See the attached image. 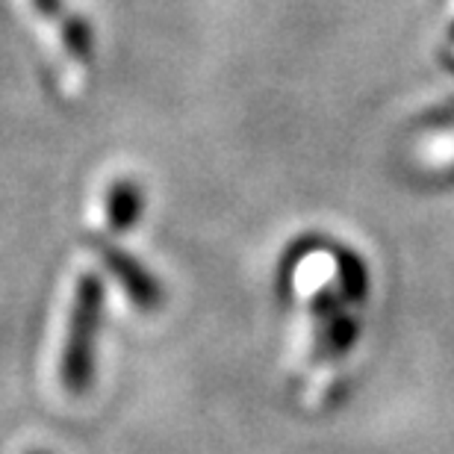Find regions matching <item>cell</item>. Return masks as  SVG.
Instances as JSON below:
<instances>
[{
    "label": "cell",
    "instance_id": "cell-1",
    "mask_svg": "<svg viewBox=\"0 0 454 454\" xmlns=\"http://www.w3.org/2000/svg\"><path fill=\"white\" fill-rule=\"evenodd\" d=\"M104 304H106V286L95 271L77 278L74 301H71L68 316V333L62 345V363H59V380L71 395H83L92 389L95 380V348L98 333L104 325Z\"/></svg>",
    "mask_w": 454,
    "mask_h": 454
},
{
    "label": "cell",
    "instance_id": "cell-2",
    "mask_svg": "<svg viewBox=\"0 0 454 454\" xmlns=\"http://www.w3.org/2000/svg\"><path fill=\"white\" fill-rule=\"evenodd\" d=\"M86 242H89V248L101 257L104 266L113 271V278L121 284V289L130 295V301L139 307V310H157L162 304V284L151 269H145L130 251L115 245L110 236L89 233Z\"/></svg>",
    "mask_w": 454,
    "mask_h": 454
},
{
    "label": "cell",
    "instance_id": "cell-3",
    "mask_svg": "<svg viewBox=\"0 0 454 454\" xmlns=\"http://www.w3.org/2000/svg\"><path fill=\"white\" fill-rule=\"evenodd\" d=\"M142 207H145L142 186L130 177L115 180L110 186V195H106V224H110V231L127 233L136 222H139Z\"/></svg>",
    "mask_w": 454,
    "mask_h": 454
},
{
    "label": "cell",
    "instance_id": "cell-4",
    "mask_svg": "<svg viewBox=\"0 0 454 454\" xmlns=\"http://www.w3.org/2000/svg\"><path fill=\"white\" fill-rule=\"evenodd\" d=\"M59 33H62V44H66L68 57L74 62H89L92 59V51H95V35H92V27L83 15H62L59 18Z\"/></svg>",
    "mask_w": 454,
    "mask_h": 454
},
{
    "label": "cell",
    "instance_id": "cell-5",
    "mask_svg": "<svg viewBox=\"0 0 454 454\" xmlns=\"http://www.w3.org/2000/svg\"><path fill=\"white\" fill-rule=\"evenodd\" d=\"M425 166H434V168H451L454 166V139H446L440 145H431L425 151Z\"/></svg>",
    "mask_w": 454,
    "mask_h": 454
},
{
    "label": "cell",
    "instance_id": "cell-6",
    "mask_svg": "<svg viewBox=\"0 0 454 454\" xmlns=\"http://www.w3.org/2000/svg\"><path fill=\"white\" fill-rule=\"evenodd\" d=\"M35 12L44 15V18H62V0H33Z\"/></svg>",
    "mask_w": 454,
    "mask_h": 454
},
{
    "label": "cell",
    "instance_id": "cell-7",
    "mask_svg": "<svg viewBox=\"0 0 454 454\" xmlns=\"http://www.w3.org/2000/svg\"><path fill=\"white\" fill-rule=\"evenodd\" d=\"M27 454H48V451H42V449H33V451H27Z\"/></svg>",
    "mask_w": 454,
    "mask_h": 454
},
{
    "label": "cell",
    "instance_id": "cell-8",
    "mask_svg": "<svg viewBox=\"0 0 454 454\" xmlns=\"http://www.w3.org/2000/svg\"><path fill=\"white\" fill-rule=\"evenodd\" d=\"M451 39H454V30H451Z\"/></svg>",
    "mask_w": 454,
    "mask_h": 454
}]
</instances>
